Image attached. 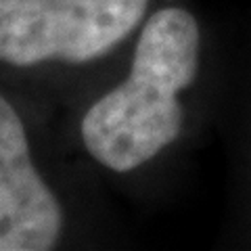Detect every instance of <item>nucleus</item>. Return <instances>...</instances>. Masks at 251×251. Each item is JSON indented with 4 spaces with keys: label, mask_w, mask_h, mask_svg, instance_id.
I'll use <instances>...</instances> for the list:
<instances>
[{
    "label": "nucleus",
    "mask_w": 251,
    "mask_h": 251,
    "mask_svg": "<svg viewBox=\"0 0 251 251\" xmlns=\"http://www.w3.org/2000/svg\"><path fill=\"white\" fill-rule=\"evenodd\" d=\"M149 0H0V63H90L126 40Z\"/></svg>",
    "instance_id": "2"
},
{
    "label": "nucleus",
    "mask_w": 251,
    "mask_h": 251,
    "mask_svg": "<svg viewBox=\"0 0 251 251\" xmlns=\"http://www.w3.org/2000/svg\"><path fill=\"white\" fill-rule=\"evenodd\" d=\"M63 224L57 195L31 159L25 124L0 94V251H49Z\"/></svg>",
    "instance_id": "3"
},
{
    "label": "nucleus",
    "mask_w": 251,
    "mask_h": 251,
    "mask_svg": "<svg viewBox=\"0 0 251 251\" xmlns=\"http://www.w3.org/2000/svg\"><path fill=\"white\" fill-rule=\"evenodd\" d=\"M201 31L193 13L166 6L147 19L126 80L82 117L80 136L97 163L132 172L168 149L182 130L180 92L199 72Z\"/></svg>",
    "instance_id": "1"
}]
</instances>
